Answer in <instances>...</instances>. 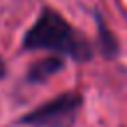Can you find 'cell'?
<instances>
[{
  "mask_svg": "<svg viewBox=\"0 0 127 127\" xmlns=\"http://www.w3.org/2000/svg\"><path fill=\"white\" fill-rule=\"evenodd\" d=\"M24 48L26 50H50V52L64 54L79 62L91 56V48L87 40L81 34H77L71 28V24L64 20L52 8H44L36 24L26 32Z\"/></svg>",
  "mask_w": 127,
  "mask_h": 127,
  "instance_id": "6da1fadb",
  "label": "cell"
},
{
  "mask_svg": "<svg viewBox=\"0 0 127 127\" xmlns=\"http://www.w3.org/2000/svg\"><path fill=\"white\" fill-rule=\"evenodd\" d=\"M79 107H81V95L62 93L52 101L36 107L28 115H24L22 123L32 127H65L73 121Z\"/></svg>",
  "mask_w": 127,
  "mask_h": 127,
  "instance_id": "7a4b0ae2",
  "label": "cell"
},
{
  "mask_svg": "<svg viewBox=\"0 0 127 127\" xmlns=\"http://www.w3.org/2000/svg\"><path fill=\"white\" fill-rule=\"evenodd\" d=\"M2 75H4V64H2V60H0V79H2Z\"/></svg>",
  "mask_w": 127,
  "mask_h": 127,
  "instance_id": "277c9868",
  "label": "cell"
},
{
  "mask_svg": "<svg viewBox=\"0 0 127 127\" xmlns=\"http://www.w3.org/2000/svg\"><path fill=\"white\" fill-rule=\"evenodd\" d=\"M60 67H62V62H60L58 58L44 60V62L36 64V65L30 69V73H28V79H30V81H42V79H46L48 75L56 73Z\"/></svg>",
  "mask_w": 127,
  "mask_h": 127,
  "instance_id": "3957f363",
  "label": "cell"
}]
</instances>
